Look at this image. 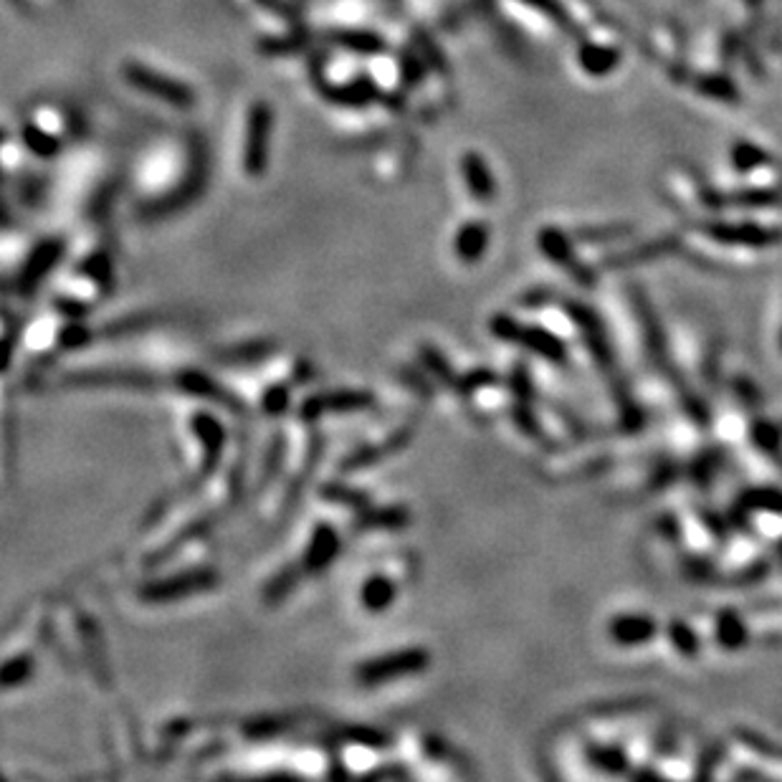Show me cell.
Listing matches in <instances>:
<instances>
[{"instance_id":"3957f363","label":"cell","mask_w":782,"mask_h":782,"mask_svg":"<svg viewBox=\"0 0 782 782\" xmlns=\"http://www.w3.org/2000/svg\"><path fill=\"white\" fill-rule=\"evenodd\" d=\"M489 329L497 340L524 347L527 352L552 362V365H565L567 362V345L560 337L552 335L550 329L534 327V324H522L514 317H509V314H494L489 322Z\"/></svg>"},{"instance_id":"30bf717a","label":"cell","mask_w":782,"mask_h":782,"mask_svg":"<svg viewBox=\"0 0 782 782\" xmlns=\"http://www.w3.org/2000/svg\"><path fill=\"white\" fill-rule=\"evenodd\" d=\"M489 246V228L484 223H469L456 236V256L464 264H476Z\"/></svg>"},{"instance_id":"ac0fdd59","label":"cell","mask_w":782,"mask_h":782,"mask_svg":"<svg viewBox=\"0 0 782 782\" xmlns=\"http://www.w3.org/2000/svg\"><path fill=\"white\" fill-rule=\"evenodd\" d=\"M734 734H737V739L742 742V745L750 747V750H755L757 755H767V757H777V760H782L780 747L770 745V739L760 737V734L752 732V729H734Z\"/></svg>"},{"instance_id":"44dd1931","label":"cell","mask_w":782,"mask_h":782,"mask_svg":"<svg viewBox=\"0 0 782 782\" xmlns=\"http://www.w3.org/2000/svg\"><path fill=\"white\" fill-rule=\"evenodd\" d=\"M717 466H719L717 454H704L696 459L694 466H691V476H694V481L699 486H709L712 484L714 474H717Z\"/></svg>"},{"instance_id":"7402d4cb","label":"cell","mask_w":782,"mask_h":782,"mask_svg":"<svg viewBox=\"0 0 782 782\" xmlns=\"http://www.w3.org/2000/svg\"><path fill=\"white\" fill-rule=\"evenodd\" d=\"M469 185L471 190H474V198L479 200H489L491 198V180H489V173H486L484 165H476V162H471L469 165Z\"/></svg>"},{"instance_id":"d6986e66","label":"cell","mask_w":782,"mask_h":782,"mask_svg":"<svg viewBox=\"0 0 782 782\" xmlns=\"http://www.w3.org/2000/svg\"><path fill=\"white\" fill-rule=\"evenodd\" d=\"M489 385H497V375L491 373V370H474V373L461 375L459 383H456V390L469 398V395H474L476 390L489 388Z\"/></svg>"},{"instance_id":"7a4b0ae2","label":"cell","mask_w":782,"mask_h":782,"mask_svg":"<svg viewBox=\"0 0 782 782\" xmlns=\"http://www.w3.org/2000/svg\"><path fill=\"white\" fill-rule=\"evenodd\" d=\"M633 304H636L638 322H641V327H643V337H646V347H648V352H651L653 362H656L658 370H661V373H664L666 378L671 380V385H674L676 393H679L681 403H684V408L689 410V416L694 418L696 423L707 426L709 423L707 405H704L702 400L696 398V395L691 393L689 388H686L684 378L676 373L674 362L669 360L671 355H669V347H666V335H664V329H661V322H658L656 314H653V309L648 307V302L641 297V294H636Z\"/></svg>"},{"instance_id":"ffe728a7","label":"cell","mask_w":782,"mask_h":782,"mask_svg":"<svg viewBox=\"0 0 782 782\" xmlns=\"http://www.w3.org/2000/svg\"><path fill=\"white\" fill-rule=\"evenodd\" d=\"M367 527H388V529H400L408 524V512L403 507H390L383 512H375L370 522H365Z\"/></svg>"},{"instance_id":"cb8c5ba5","label":"cell","mask_w":782,"mask_h":782,"mask_svg":"<svg viewBox=\"0 0 782 782\" xmlns=\"http://www.w3.org/2000/svg\"><path fill=\"white\" fill-rule=\"evenodd\" d=\"M777 557H780V562H782V540H780V545H777Z\"/></svg>"},{"instance_id":"9a60e30c","label":"cell","mask_w":782,"mask_h":782,"mask_svg":"<svg viewBox=\"0 0 782 782\" xmlns=\"http://www.w3.org/2000/svg\"><path fill=\"white\" fill-rule=\"evenodd\" d=\"M666 631H669V641L674 643V648L681 653V656H696V653H699V648H702V643H699V636H696L694 628H691L689 623L679 621V618H674Z\"/></svg>"},{"instance_id":"5b68a950","label":"cell","mask_w":782,"mask_h":782,"mask_svg":"<svg viewBox=\"0 0 782 782\" xmlns=\"http://www.w3.org/2000/svg\"><path fill=\"white\" fill-rule=\"evenodd\" d=\"M540 249L545 251V254L550 256V259L555 261L557 266H562V269L570 271L572 279L578 281V284H583V286L595 284L593 271H590L588 266L578 264V259H575V251H572V246H570V241L565 238V233L555 231V228H547V231H542L540 233Z\"/></svg>"},{"instance_id":"7c38bea8","label":"cell","mask_w":782,"mask_h":782,"mask_svg":"<svg viewBox=\"0 0 782 782\" xmlns=\"http://www.w3.org/2000/svg\"><path fill=\"white\" fill-rule=\"evenodd\" d=\"M266 127H269V114L266 109H256L254 119H251V132H249V145H246V165L249 170L261 168L266 152Z\"/></svg>"},{"instance_id":"8992f818","label":"cell","mask_w":782,"mask_h":782,"mask_svg":"<svg viewBox=\"0 0 782 782\" xmlns=\"http://www.w3.org/2000/svg\"><path fill=\"white\" fill-rule=\"evenodd\" d=\"M127 79H130L135 87L150 92L152 97L165 99V102L175 104V107H188V104L193 102V94H190V89L183 87L180 81L157 76L155 71H147V69H142V66H130V69H127Z\"/></svg>"},{"instance_id":"4fadbf2b","label":"cell","mask_w":782,"mask_h":782,"mask_svg":"<svg viewBox=\"0 0 782 782\" xmlns=\"http://www.w3.org/2000/svg\"><path fill=\"white\" fill-rule=\"evenodd\" d=\"M395 600V585L390 583L388 578L383 575H375L365 583L362 588V603H365L367 610H373V613H380V610H388Z\"/></svg>"},{"instance_id":"277c9868","label":"cell","mask_w":782,"mask_h":782,"mask_svg":"<svg viewBox=\"0 0 782 782\" xmlns=\"http://www.w3.org/2000/svg\"><path fill=\"white\" fill-rule=\"evenodd\" d=\"M431 664V653L426 648H403V651L388 653L383 658H373L357 669V679L365 686L388 684V681L400 679V676L421 674Z\"/></svg>"},{"instance_id":"603a6c76","label":"cell","mask_w":782,"mask_h":782,"mask_svg":"<svg viewBox=\"0 0 782 782\" xmlns=\"http://www.w3.org/2000/svg\"><path fill=\"white\" fill-rule=\"evenodd\" d=\"M752 438H755V443L762 448V451H775L777 443H780V433H777L775 426L767 421L755 423V428H752Z\"/></svg>"},{"instance_id":"8fae6325","label":"cell","mask_w":782,"mask_h":782,"mask_svg":"<svg viewBox=\"0 0 782 782\" xmlns=\"http://www.w3.org/2000/svg\"><path fill=\"white\" fill-rule=\"evenodd\" d=\"M588 762L595 770L605 772V775H626L631 762L628 755L621 747H608V745H590L588 750Z\"/></svg>"},{"instance_id":"e0dca14e","label":"cell","mask_w":782,"mask_h":782,"mask_svg":"<svg viewBox=\"0 0 782 782\" xmlns=\"http://www.w3.org/2000/svg\"><path fill=\"white\" fill-rule=\"evenodd\" d=\"M512 393L514 403H534V385L532 375H529V367L517 362L512 370Z\"/></svg>"},{"instance_id":"d4e9b609","label":"cell","mask_w":782,"mask_h":782,"mask_svg":"<svg viewBox=\"0 0 782 782\" xmlns=\"http://www.w3.org/2000/svg\"><path fill=\"white\" fill-rule=\"evenodd\" d=\"M780 347H782V332H780Z\"/></svg>"},{"instance_id":"9c48e42d","label":"cell","mask_w":782,"mask_h":782,"mask_svg":"<svg viewBox=\"0 0 782 782\" xmlns=\"http://www.w3.org/2000/svg\"><path fill=\"white\" fill-rule=\"evenodd\" d=\"M714 633H717V643L724 651H739V648L747 646V626L734 608L719 610Z\"/></svg>"},{"instance_id":"5bb4252c","label":"cell","mask_w":782,"mask_h":782,"mask_svg":"<svg viewBox=\"0 0 782 782\" xmlns=\"http://www.w3.org/2000/svg\"><path fill=\"white\" fill-rule=\"evenodd\" d=\"M421 360H423V365L428 367V373H431L433 378L441 380V383L448 385V388H456V383H459V375L454 373V367H451V362H448L446 357L441 355V352L433 350L431 345H423L421 347Z\"/></svg>"},{"instance_id":"ba28073f","label":"cell","mask_w":782,"mask_h":782,"mask_svg":"<svg viewBox=\"0 0 782 782\" xmlns=\"http://www.w3.org/2000/svg\"><path fill=\"white\" fill-rule=\"evenodd\" d=\"M709 233H712V238H717V241L742 243V246H755V249L782 241L780 231L752 226V223H747V226H709Z\"/></svg>"},{"instance_id":"6da1fadb","label":"cell","mask_w":782,"mask_h":782,"mask_svg":"<svg viewBox=\"0 0 782 782\" xmlns=\"http://www.w3.org/2000/svg\"><path fill=\"white\" fill-rule=\"evenodd\" d=\"M567 317L578 324L580 335H583L585 345H588L593 362L598 365V370L603 373V378L608 380L610 393H613L615 405H618V413H621V426L628 433H636L643 428V410L638 408V403L633 400L631 388L626 383V375L621 373L618 360H615L613 345H610L608 335H605V327L600 322L598 314L588 307V304L580 302H565Z\"/></svg>"},{"instance_id":"52a82bcc","label":"cell","mask_w":782,"mask_h":782,"mask_svg":"<svg viewBox=\"0 0 782 782\" xmlns=\"http://www.w3.org/2000/svg\"><path fill=\"white\" fill-rule=\"evenodd\" d=\"M608 633L618 646L633 648L651 641V638L658 633V626L651 615L623 613V615H615L613 621H610Z\"/></svg>"},{"instance_id":"2e32d148","label":"cell","mask_w":782,"mask_h":782,"mask_svg":"<svg viewBox=\"0 0 782 782\" xmlns=\"http://www.w3.org/2000/svg\"><path fill=\"white\" fill-rule=\"evenodd\" d=\"M742 509H765V512L782 514V491L777 489H752L739 499Z\"/></svg>"}]
</instances>
